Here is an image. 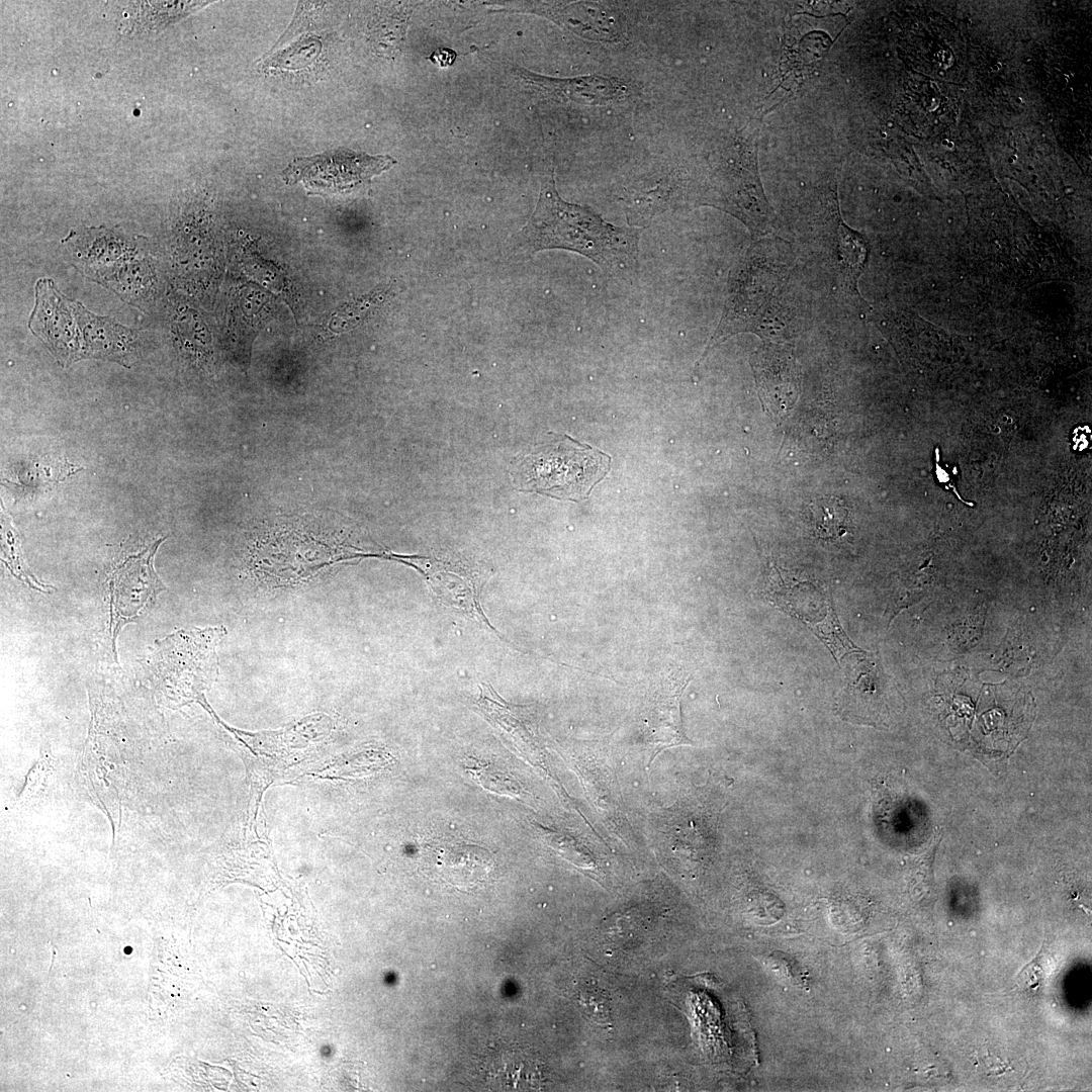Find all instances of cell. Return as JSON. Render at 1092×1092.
Masks as SVG:
<instances>
[{
	"label": "cell",
	"mask_w": 1092,
	"mask_h": 1092,
	"mask_svg": "<svg viewBox=\"0 0 1092 1092\" xmlns=\"http://www.w3.org/2000/svg\"><path fill=\"white\" fill-rule=\"evenodd\" d=\"M640 232L638 228L614 225L589 207L564 201L549 173L542 179L536 208L516 236L515 246L527 255L546 249L572 251L605 272H617L637 264Z\"/></svg>",
	"instance_id": "obj_1"
},
{
	"label": "cell",
	"mask_w": 1092,
	"mask_h": 1092,
	"mask_svg": "<svg viewBox=\"0 0 1092 1092\" xmlns=\"http://www.w3.org/2000/svg\"><path fill=\"white\" fill-rule=\"evenodd\" d=\"M787 248L775 241H758L740 257L730 273L720 322L702 359L716 345L739 333H754L780 341L793 330L785 290L789 273Z\"/></svg>",
	"instance_id": "obj_2"
},
{
	"label": "cell",
	"mask_w": 1092,
	"mask_h": 1092,
	"mask_svg": "<svg viewBox=\"0 0 1092 1092\" xmlns=\"http://www.w3.org/2000/svg\"><path fill=\"white\" fill-rule=\"evenodd\" d=\"M610 468V455L563 435L526 456L516 477L525 490L579 502L588 497Z\"/></svg>",
	"instance_id": "obj_3"
},
{
	"label": "cell",
	"mask_w": 1092,
	"mask_h": 1092,
	"mask_svg": "<svg viewBox=\"0 0 1092 1092\" xmlns=\"http://www.w3.org/2000/svg\"><path fill=\"white\" fill-rule=\"evenodd\" d=\"M388 558L416 568L444 606L467 615L495 632L480 604L481 590L492 572L484 563L455 552L428 556L391 553Z\"/></svg>",
	"instance_id": "obj_4"
},
{
	"label": "cell",
	"mask_w": 1092,
	"mask_h": 1092,
	"mask_svg": "<svg viewBox=\"0 0 1092 1092\" xmlns=\"http://www.w3.org/2000/svg\"><path fill=\"white\" fill-rule=\"evenodd\" d=\"M396 161L389 156H370L349 150L328 151L296 158L282 171L289 184L302 182L318 192L350 191L387 169Z\"/></svg>",
	"instance_id": "obj_5"
},
{
	"label": "cell",
	"mask_w": 1092,
	"mask_h": 1092,
	"mask_svg": "<svg viewBox=\"0 0 1092 1092\" xmlns=\"http://www.w3.org/2000/svg\"><path fill=\"white\" fill-rule=\"evenodd\" d=\"M109 734L96 727L91 731L81 761V774L89 795L107 816L115 833L120 822L128 769L120 742Z\"/></svg>",
	"instance_id": "obj_6"
},
{
	"label": "cell",
	"mask_w": 1092,
	"mask_h": 1092,
	"mask_svg": "<svg viewBox=\"0 0 1092 1092\" xmlns=\"http://www.w3.org/2000/svg\"><path fill=\"white\" fill-rule=\"evenodd\" d=\"M222 635L216 628L180 632L171 638L175 648L174 656L164 674L163 693L172 699L175 690L182 691V699L194 700L202 697L206 688L217 673L215 646Z\"/></svg>",
	"instance_id": "obj_7"
},
{
	"label": "cell",
	"mask_w": 1092,
	"mask_h": 1092,
	"mask_svg": "<svg viewBox=\"0 0 1092 1092\" xmlns=\"http://www.w3.org/2000/svg\"><path fill=\"white\" fill-rule=\"evenodd\" d=\"M161 540L140 553L126 556L110 575V609L115 629L132 621L165 586L153 567V557Z\"/></svg>",
	"instance_id": "obj_8"
},
{
	"label": "cell",
	"mask_w": 1092,
	"mask_h": 1092,
	"mask_svg": "<svg viewBox=\"0 0 1092 1092\" xmlns=\"http://www.w3.org/2000/svg\"><path fill=\"white\" fill-rule=\"evenodd\" d=\"M70 300L65 299L50 279L35 284V305L29 317L30 331L62 361L82 359L80 333L73 320Z\"/></svg>",
	"instance_id": "obj_9"
},
{
	"label": "cell",
	"mask_w": 1092,
	"mask_h": 1092,
	"mask_svg": "<svg viewBox=\"0 0 1092 1092\" xmlns=\"http://www.w3.org/2000/svg\"><path fill=\"white\" fill-rule=\"evenodd\" d=\"M615 4L606 1L535 3L533 11L589 40L618 43L628 37V21Z\"/></svg>",
	"instance_id": "obj_10"
},
{
	"label": "cell",
	"mask_w": 1092,
	"mask_h": 1092,
	"mask_svg": "<svg viewBox=\"0 0 1092 1092\" xmlns=\"http://www.w3.org/2000/svg\"><path fill=\"white\" fill-rule=\"evenodd\" d=\"M763 407L774 416L791 408L797 399L800 374L787 345L764 340L750 360Z\"/></svg>",
	"instance_id": "obj_11"
},
{
	"label": "cell",
	"mask_w": 1092,
	"mask_h": 1092,
	"mask_svg": "<svg viewBox=\"0 0 1092 1092\" xmlns=\"http://www.w3.org/2000/svg\"><path fill=\"white\" fill-rule=\"evenodd\" d=\"M529 84L544 95L581 105L604 106L621 102L632 93L629 83L611 76L589 75L552 79L524 72Z\"/></svg>",
	"instance_id": "obj_12"
},
{
	"label": "cell",
	"mask_w": 1092,
	"mask_h": 1092,
	"mask_svg": "<svg viewBox=\"0 0 1092 1092\" xmlns=\"http://www.w3.org/2000/svg\"><path fill=\"white\" fill-rule=\"evenodd\" d=\"M70 304L83 339L82 358H102L126 365L134 351L135 331L110 317L91 313L78 301Z\"/></svg>",
	"instance_id": "obj_13"
},
{
	"label": "cell",
	"mask_w": 1092,
	"mask_h": 1092,
	"mask_svg": "<svg viewBox=\"0 0 1092 1092\" xmlns=\"http://www.w3.org/2000/svg\"><path fill=\"white\" fill-rule=\"evenodd\" d=\"M429 858L439 877L462 890L484 882L493 866L492 856L486 849L455 842L432 849Z\"/></svg>",
	"instance_id": "obj_14"
},
{
	"label": "cell",
	"mask_w": 1092,
	"mask_h": 1092,
	"mask_svg": "<svg viewBox=\"0 0 1092 1092\" xmlns=\"http://www.w3.org/2000/svg\"><path fill=\"white\" fill-rule=\"evenodd\" d=\"M848 681L839 703L842 719L877 724L884 713L885 701L877 665L858 662L849 670Z\"/></svg>",
	"instance_id": "obj_15"
},
{
	"label": "cell",
	"mask_w": 1092,
	"mask_h": 1092,
	"mask_svg": "<svg viewBox=\"0 0 1092 1092\" xmlns=\"http://www.w3.org/2000/svg\"><path fill=\"white\" fill-rule=\"evenodd\" d=\"M686 682L673 685L668 691H661L653 703L648 725L652 731L653 751L650 762L661 750L680 744L692 743L682 731L679 701Z\"/></svg>",
	"instance_id": "obj_16"
},
{
	"label": "cell",
	"mask_w": 1092,
	"mask_h": 1092,
	"mask_svg": "<svg viewBox=\"0 0 1092 1092\" xmlns=\"http://www.w3.org/2000/svg\"><path fill=\"white\" fill-rule=\"evenodd\" d=\"M836 262L843 279V289L848 296H857V281L866 266L868 247L862 237L840 223L836 240Z\"/></svg>",
	"instance_id": "obj_17"
},
{
	"label": "cell",
	"mask_w": 1092,
	"mask_h": 1092,
	"mask_svg": "<svg viewBox=\"0 0 1092 1092\" xmlns=\"http://www.w3.org/2000/svg\"><path fill=\"white\" fill-rule=\"evenodd\" d=\"M811 523L815 535L821 539H835L845 534L848 513L841 499L822 496L810 505Z\"/></svg>",
	"instance_id": "obj_18"
},
{
	"label": "cell",
	"mask_w": 1092,
	"mask_h": 1092,
	"mask_svg": "<svg viewBox=\"0 0 1092 1092\" xmlns=\"http://www.w3.org/2000/svg\"><path fill=\"white\" fill-rule=\"evenodd\" d=\"M74 472L76 467L68 461L38 459L22 467L17 473L19 481L14 484L17 487L21 484L23 489L32 491L46 489Z\"/></svg>",
	"instance_id": "obj_19"
},
{
	"label": "cell",
	"mask_w": 1092,
	"mask_h": 1092,
	"mask_svg": "<svg viewBox=\"0 0 1092 1092\" xmlns=\"http://www.w3.org/2000/svg\"><path fill=\"white\" fill-rule=\"evenodd\" d=\"M812 630L822 641H824L836 659H839L846 653L861 652V650L853 645L847 638L832 609L829 610L825 620L812 627Z\"/></svg>",
	"instance_id": "obj_20"
},
{
	"label": "cell",
	"mask_w": 1092,
	"mask_h": 1092,
	"mask_svg": "<svg viewBox=\"0 0 1092 1092\" xmlns=\"http://www.w3.org/2000/svg\"><path fill=\"white\" fill-rule=\"evenodd\" d=\"M578 1002L593 1021L603 1026L611 1024L610 1001L603 990L593 986L584 987L579 992Z\"/></svg>",
	"instance_id": "obj_21"
},
{
	"label": "cell",
	"mask_w": 1092,
	"mask_h": 1092,
	"mask_svg": "<svg viewBox=\"0 0 1092 1092\" xmlns=\"http://www.w3.org/2000/svg\"><path fill=\"white\" fill-rule=\"evenodd\" d=\"M1044 979V969L1042 966V956L1038 953L1028 965H1026L1016 978L1018 987L1023 991H1037L1041 986Z\"/></svg>",
	"instance_id": "obj_22"
},
{
	"label": "cell",
	"mask_w": 1092,
	"mask_h": 1092,
	"mask_svg": "<svg viewBox=\"0 0 1092 1092\" xmlns=\"http://www.w3.org/2000/svg\"><path fill=\"white\" fill-rule=\"evenodd\" d=\"M456 57H457V54L455 53V51H453L451 49H447V48H440V49L434 51L429 56V60L432 63H434V64H436V65H438L440 67L445 68V67H449V66L453 65Z\"/></svg>",
	"instance_id": "obj_23"
}]
</instances>
